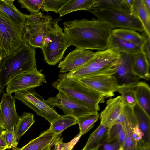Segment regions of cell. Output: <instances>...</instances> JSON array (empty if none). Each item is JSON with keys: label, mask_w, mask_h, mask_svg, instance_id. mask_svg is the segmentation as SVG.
Masks as SVG:
<instances>
[{"label": "cell", "mask_w": 150, "mask_h": 150, "mask_svg": "<svg viewBox=\"0 0 150 150\" xmlns=\"http://www.w3.org/2000/svg\"><path fill=\"white\" fill-rule=\"evenodd\" d=\"M63 25L68 47L73 45L86 50L106 49L113 30L109 24L98 18L75 19L64 22Z\"/></svg>", "instance_id": "1"}, {"label": "cell", "mask_w": 150, "mask_h": 150, "mask_svg": "<svg viewBox=\"0 0 150 150\" xmlns=\"http://www.w3.org/2000/svg\"><path fill=\"white\" fill-rule=\"evenodd\" d=\"M35 48L28 43L6 55L0 63V90L19 74L37 68Z\"/></svg>", "instance_id": "2"}, {"label": "cell", "mask_w": 150, "mask_h": 150, "mask_svg": "<svg viewBox=\"0 0 150 150\" xmlns=\"http://www.w3.org/2000/svg\"><path fill=\"white\" fill-rule=\"evenodd\" d=\"M52 86L58 91L85 106L98 111L99 104L103 102L105 95L93 89L78 79L68 77L66 73L61 74Z\"/></svg>", "instance_id": "3"}, {"label": "cell", "mask_w": 150, "mask_h": 150, "mask_svg": "<svg viewBox=\"0 0 150 150\" xmlns=\"http://www.w3.org/2000/svg\"><path fill=\"white\" fill-rule=\"evenodd\" d=\"M61 20L59 18L49 23L41 48L44 61L51 65H55L61 61L68 47L67 37L58 24Z\"/></svg>", "instance_id": "4"}, {"label": "cell", "mask_w": 150, "mask_h": 150, "mask_svg": "<svg viewBox=\"0 0 150 150\" xmlns=\"http://www.w3.org/2000/svg\"><path fill=\"white\" fill-rule=\"evenodd\" d=\"M120 56V53L112 48L98 51L91 60L66 75L68 77L78 79L110 70L117 64Z\"/></svg>", "instance_id": "5"}, {"label": "cell", "mask_w": 150, "mask_h": 150, "mask_svg": "<svg viewBox=\"0 0 150 150\" xmlns=\"http://www.w3.org/2000/svg\"><path fill=\"white\" fill-rule=\"evenodd\" d=\"M28 29L16 24L0 11V47L6 55L27 43Z\"/></svg>", "instance_id": "6"}, {"label": "cell", "mask_w": 150, "mask_h": 150, "mask_svg": "<svg viewBox=\"0 0 150 150\" xmlns=\"http://www.w3.org/2000/svg\"><path fill=\"white\" fill-rule=\"evenodd\" d=\"M88 11L106 23L112 29L121 28L141 32L144 31L141 21L131 12L109 9Z\"/></svg>", "instance_id": "7"}, {"label": "cell", "mask_w": 150, "mask_h": 150, "mask_svg": "<svg viewBox=\"0 0 150 150\" xmlns=\"http://www.w3.org/2000/svg\"><path fill=\"white\" fill-rule=\"evenodd\" d=\"M15 98L23 103L51 124L60 115L53 107L50 106L44 98L36 93L34 88L16 91Z\"/></svg>", "instance_id": "8"}, {"label": "cell", "mask_w": 150, "mask_h": 150, "mask_svg": "<svg viewBox=\"0 0 150 150\" xmlns=\"http://www.w3.org/2000/svg\"><path fill=\"white\" fill-rule=\"evenodd\" d=\"M114 67L78 79L93 89L103 94L105 97H112L121 86L114 75Z\"/></svg>", "instance_id": "9"}, {"label": "cell", "mask_w": 150, "mask_h": 150, "mask_svg": "<svg viewBox=\"0 0 150 150\" xmlns=\"http://www.w3.org/2000/svg\"><path fill=\"white\" fill-rule=\"evenodd\" d=\"M122 115L123 122L121 124L125 134L123 150H137L138 143L143 140V135L139 128L132 109L124 108Z\"/></svg>", "instance_id": "10"}, {"label": "cell", "mask_w": 150, "mask_h": 150, "mask_svg": "<svg viewBox=\"0 0 150 150\" xmlns=\"http://www.w3.org/2000/svg\"><path fill=\"white\" fill-rule=\"evenodd\" d=\"M46 101L51 107L60 109L64 114L71 115L77 118L98 113V111L85 106L60 91L55 97H50Z\"/></svg>", "instance_id": "11"}, {"label": "cell", "mask_w": 150, "mask_h": 150, "mask_svg": "<svg viewBox=\"0 0 150 150\" xmlns=\"http://www.w3.org/2000/svg\"><path fill=\"white\" fill-rule=\"evenodd\" d=\"M47 82L44 74L37 68L22 73L11 80L7 84L6 93L11 94L16 91L34 88Z\"/></svg>", "instance_id": "12"}, {"label": "cell", "mask_w": 150, "mask_h": 150, "mask_svg": "<svg viewBox=\"0 0 150 150\" xmlns=\"http://www.w3.org/2000/svg\"><path fill=\"white\" fill-rule=\"evenodd\" d=\"M132 54L120 53L118 61L114 67V75L120 86H135L139 78L134 73L132 70Z\"/></svg>", "instance_id": "13"}, {"label": "cell", "mask_w": 150, "mask_h": 150, "mask_svg": "<svg viewBox=\"0 0 150 150\" xmlns=\"http://www.w3.org/2000/svg\"><path fill=\"white\" fill-rule=\"evenodd\" d=\"M95 54L96 52L90 50L76 47L59 62L58 66L59 72H70L81 67L92 59Z\"/></svg>", "instance_id": "14"}, {"label": "cell", "mask_w": 150, "mask_h": 150, "mask_svg": "<svg viewBox=\"0 0 150 150\" xmlns=\"http://www.w3.org/2000/svg\"><path fill=\"white\" fill-rule=\"evenodd\" d=\"M15 98L11 94L3 93L0 103V111L5 127V130L9 131L14 128L19 117L16 112Z\"/></svg>", "instance_id": "15"}, {"label": "cell", "mask_w": 150, "mask_h": 150, "mask_svg": "<svg viewBox=\"0 0 150 150\" xmlns=\"http://www.w3.org/2000/svg\"><path fill=\"white\" fill-rule=\"evenodd\" d=\"M52 20V18L50 15H44L43 18L38 23L28 26L25 35L27 42L35 48H41L47 26Z\"/></svg>", "instance_id": "16"}, {"label": "cell", "mask_w": 150, "mask_h": 150, "mask_svg": "<svg viewBox=\"0 0 150 150\" xmlns=\"http://www.w3.org/2000/svg\"><path fill=\"white\" fill-rule=\"evenodd\" d=\"M106 103L105 108L100 115V124L109 128L115 123L122 112L124 105L120 95L109 99Z\"/></svg>", "instance_id": "17"}, {"label": "cell", "mask_w": 150, "mask_h": 150, "mask_svg": "<svg viewBox=\"0 0 150 150\" xmlns=\"http://www.w3.org/2000/svg\"><path fill=\"white\" fill-rule=\"evenodd\" d=\"M50 128L42 132L38 137L30 140L21 148H12V150H42L47 146L54 145L57 137Z\"/></svg>", "instance_id": "18"}, {"label": "cell", "mask_w": 150, "mask_h": 150, "mask_svg": "<svg viewBox=\"0 0 150 150\" xmlns=\"http://www.w3.org/2000/svg\"><path fill=\"white\" fill-rule=\"evenodd\" d=\"M14 1L0 0V11L16 24L27 28L25 24L27 14L22 13L17 9L14 5Z\"/></svg>", "instance_id": "19"}, {"label": "cell", "mask_w": 150, "mask_h": 150, "mask_svg": "<svg viewBox=\"0 0 150 150\" xmlns=\"http://www.w3.org/2000/svg\"><path fill=\"white\" fill-rule=\"evenodd\" d=\"M132 54L134 73L139 79L149 80L150 63L148 61L144 53L141 50Z\"/></svg>", "instance_id": "20"}, {"label": "cell", "mask_w": 150, "mask_h": 150, "mask_svg": "<svg viewBox=\"0 0 150 150\" xmlns=\"http://www.w3.org/2000/svg\"><path fill=\"white\" fill-rule=\"evenodd\" d=\"M137 104L150 116V88L149 85L144 82H139L134 86Z\"/></svg>", "instance_id": "21"}, {"label": "cell", "mask_w": 150, "mask_h": 150, "mask_svg": "<svg viewBox=\"0 0 150 150\" xmlns=\"http://www.w3.org/2000/svg\"><path fill=\"white\" fill-rule=\"evenodd\" d=\"M132 109L139 128L143 135L144 140L150 144V116L137 104Z\"/></svg>", "instance_id": "22"}, {"label": "cell", "mask_w": 150, "mask_h": 150, "mask_svg": "<svg viewBox=\"0 0 150 150\" xmlns=\"http://www.w3.org/2000/svg\"><path fill=\"white\" fill-rule=\"evenodd\" d=\"M131 11L140 20L144 32L150 37V12L146 7L143 0H134Z\"/></svg>", "instance_id": "23"}, {"label": "cell", "mask_w": 150, "mask_h": 150, "mask_svg": "<svg viewBox=\"0 0 150 150\" xmlns=\"http://www.w3.org/2000/svg\"><path fill=\"white\" fill-rule=\"evenodd\" d=\"M96 0H68L59 10L60 17L78 10L88 11Z\"/></svg>", "instance_id": "24"}, {"label": "cell", "mask_w": 150, "mask_h": 150, "mask_svg": "<svg viewBox=\"0 0 150 150\" xmlns=\"http://www.w3.org/2000/svg\"><path fill=\"white\" fill-rule=\"evenodd\" d=\"M112 34L127 42L141 47L145 40L144 37L133 30L117 28L112 30Z\"/></svg>", "instance_id": "25"}, {"label": "cell", "mask_w": 150, "mask_h": 150, "mask_svg": "<svg viewBox=\"0 0 150 150\" xmlns=\"http://www.w3.org/2000/svg\"><path fill=\"white\" fill-rule=\"evenodd\" d=\"M108 48L115 49L119 52L132 54L142 50L141 47L127 42L112 34Z\"/></svg>", "instance_id": "26"}, {"label": "cell", "mask_w": 150, "mask_h": 150, "mask_svg": "<svg viewBox=\"0 0 150 150\" xmlns=\"http://www.w3.org/2000/svg\"><path fill=\"white\" fill-rule=\"evenodd\" d=\"M78 119L73 116L64 114L55 119L51 124L50 129L56 135H59L64 130L77 123Z\"/></svg>", "instance_id": "27"}, {"label": "cell", "mask_w": 150, "mask_h": 150, "mask_svg": "<svg viewBox=\"0 0 150 150\" xmlns=\"http://www.w3.org/2000/svg\"><path fill=\"white\" fill-rule=\"evenodd\" d=\"M34 115L32 113L24 112L19 117L18 121L14 128V133L16 142L26 132L34 122Z\"/></svg>", "instance_id": "28"}, {"label": "cell", "mask_w": 150, "mask_h": 150, "mask_svg": "<svg viewBox=\"0 0 150 150\" xmlns=\"http://www.w3.org/2000/svg\"><path fill=\"white\" fill-rule=\"evenodd\" d=\"M103 9L117 10L131 12L126 5L124 0H96L89 10Z\"/></svg>", "instance_id": "29"}, {"label": "cell", "mask_w": 150, "mask_h": 150, "mask_svg": "<svg viewBox=\"0 0 150 150\" xmlns=\"http://www.w3.org/2000/svg\"><path fill=\"white\" fill-rule=\"evenodd\" d=\"M125 134L122 125L115 124L108 128L105 138V143H110L117 140L121 149L123 150Z\"/></svg>", "instance_id": "30"}, {"label": "cell", "mask_w": 150, "mask_h": 150, "mask_svg": "<svg viewBox=\"0 0 150 150\" xmlns=\"http://www.w3.org/2000/svg\"><path fill=\"white\" fill-rule=\"evenodd\" d=\"M108 127L102 124L90 135L84 148L82 150H88L93 149L98 145L105 138Z\"/></svg>", "instance_id": "31"}, {"label": "cell", "mask_w": 150, "mask_h": 150, "mask_svg": "<svg viewBox=\"0 0 150 150\" xmlns=\"http://www.w3.org/2000/svg\"><path fill=\"white\" fill-rule=\"evenodd\" d=\"M135 86H121L117 91L121 94L124 105L133 108L137 104Z\"/></svg>", "instance_id": "32"}, {"label": "cell", "mask_w": 150, "mask_h": 150, "mask_svg": "<svg viewBox=\"0 0 150 150\" xmlns=\"http://www.w3.org/2000/svg\"><path fill=\"white\" fill-rule=\"evenodd\" d=\"M100 117L98 113L91 114L77 118L79 126V133L81 135L88 132L93 127Z\"/></svg>", "instance_id": "33"}, {"label": "cell", "mask_w": 150, "mask_h": 150, "mask_svg": "<svg viewBox=\"0 0 150 150\" xmlns=\"http://www.w3.org/2000/svg\"><path fill=\"white\" fill-rule=\"evenodd\" d=\"M44 0H18L21 7L26 9L31 14L40 12Z\"/></svg>", "instance_id": "34"}, {"label": "cell", "mask_w": 150, "mask_h": 150, "mask_svg": "<svg viewBox=\"0 0 150 150\" xmlns=\"http://www.w3.org/2000/svg\"><path fill=\"white\" fill-rule=\"evenodd\" d=\"M68 0H44L41 9L42 11H53L58 13L59 10Z\"/></svg>", "instance_id": "35"}, {"label": "cell", "mask_w": 150, "mask_h": 150, "mask_svg": "<svg viewBox=\"0 0 150 150\" xmlns=\"http://www.w3.org/2000/svg\"><path fill=\"white\" fill-rule=\"evenodd\" d=\"M82 135L79 133L70 142H63L62 139L58 137L54 142L53 150H71Z\"/></svg>", "instance_id": "36"}, {"label": "cell", "mask_w": 150, "mask_h": 150, "mask_svg": "<svg viewBox=\"0 0 150 150\" xmlns=\"http://www.w3.org/2000/svg\"><path fill=\"white\" fill-rule=\"evenodd\" d=\"M14 129V128L9 131L3 130L1 135L8 146V149L17 147L18 142L15 140Z\"/></svg>", "instance_id": "37"}, {"label": "cell", "mask_w": 150, "mask_h": 150, "mask_svg": "<svg viewBox=\"0 0 150 150\" xmlns=\"http://www.w3.org/2000/svg\"><path fill=\"white\" fill-rule=\"evenodd\" d=\"M142 35L144 37L145 41L141 47V50L150 63V37L144 31L142 32Z\"/></svg>", "instance_id": "38"}, {"label": "cell", "mask_w": 150, "mask_h": 150, "mask_svg": "<svg viewBox=\"0 0 150 150\" xmlns=\"http://www.w3.org/2000/svg\"><path fill=\"white\" fill-rule=\"evenodd\" d=\"M44 15L41 12L35 13L27 15L25 24L28 26H30L35 24L42 19Z\"/></svg>", "instance_id": "39"}, {"label": "cell", "mask_w": 150, "mask_h": 150, "mask_svg": "<svg viewBox=\"0 0 150 150\" xmlns=\"http://www.w3.org/2000/svg\"><path fill=\"white\" fill-rule=\"evenodd\" d=\"M110 143H105L102 144L103 150H122V149L117 140Z\"/></svg>", "instance_id": "40"}, {"label": "cell", "mask_w": 150, "mask_h": 150, "mask_svg": "<svg viewBox=\"0 0 150 150\" xmlns=\"http://www.w3.org/2000/svg\"><path fill=\"white\" fill-rule=\"evenodd\" d=\"M137 150H150V144L142 140L138 143Z\"/></svg>", "instance_id": "41"}, {"label": "cell", "mask_w": 150, "mask_h": 150, "mask_svg": "<svg viewBox=\"0 0 150 150\" xmlns=\"http://www.w3.org/2000/svg\"><path fill=\"white\" fill-rule=\"evenodd\" d=\"M8 149V146L4 139L0 135V150Z\"/></svg>", "instance_id": "42"}, {"label": "cell", "mask_w": 150, "mask_h": 150, "mask_svg": "<svg viewBox=\"0 0 150 150\" xmlns=\"http://www.w3.org/2000/svg\"><path fill=\"white\" fill-rule=\"evenodd\" d=\"M124 0L126 5L130 11H131V9L134 0Z\"/></svg>", "instance_id": "43"}, {"label": "cell", "mask_w": 150, "mask_h": 150, "mask_svg": "<svg viewBox=\"0 0 150 150\" xmlns=\"http://www.w3.org/2000/svg\"><path fill=\"white\" fill-rule=\"evenodd\" d=\"M146 7L150 12V0H143Z\"/></svg>", "instance_id": "44"}, {"label": "cell", "mask_w": 150, "mask_h": 150, "mask_svg": "<svg viewBox=\"0 0 150 150\" xmlns=\"http://www.w3.org/2000/svg\"><path fill=\"white\" fill-rule=\"evenodd\" d=\"M0 127L5 130V127L4 121L0 111Z\"/></svg>", "instance_id": "45"}, {"label": "cell", "mask_w": 150, "mask_h": 150, "mask_svg": "<svg viewBox=\"0 0 150 150\" xmlns=\"http://www.w3.org/2000/svg\"><path fill=\"white\" fill-rule=\"evenodd\" d=\"M6 55L3 50L0 47V63L2 59Z\"/></svg>", "instance_id": "46"}, {"label": "cell", "mask_w": 150, "mask_h": 150, "mask_svg": "<svg viewBox=\"0 0 150 150\" xmlns=\"http://www.w3.org/2000/svg\"><path fill=\"white\" fill-rule=\"evenodd\" d=\"M102 144H101L97 146L95 148L92 149H91L88 150H99V149L100 148V146Z\"/></svg>", "instance_id": "47"}, {"label": "cell", "mask_w": 150, "mask_h": 150, "mask_svg": "<svg viewBox=\"0 0 150 150\" xmlns=\"http://www.w3.org/2000/svg\"><path fill=\"white\" fill-rule=\"evenodd\" d=\"M51 146H52L51 145L48 146L42 150H51Z\"/></svg>", "instance_id": "48"}, {"label": "cell", "mask_w": 150, "mask_h": 150, "mask_svg": "<svg viewBox=\"0 0 150 150\" xmlns=\"http://www.w3.org/2000/svg\"><path fill=\"white\" fill-rule=\"evenodd\" d=\"M4 129L3 128L0 127V135H1L2 132Z\"/></svg>", "instance_id": "49"}, {"label": "cell", "mask_w": 150, "mask_h": 150, "mask_svg": "<svg viewBox=\"0 0 150 150\" xmlns=\"http://www.w3.org/2000/svg\"><path fill=\"white\" fill-rule=\"evenodd\" d=\"M71 150H74L72 149Z\"/></svg>", "instance_id": "50"}, {"label": "cell", "mask_w": 150, "mask_h": 150, "mask_svg": "<svg viewBox=\"0 0 150 150\" xmlns=\"http://www.w3.org/2000/svg\"><path fill=\"white\" fill-rule=\"evenodd\" d=\"M0 93H1V91H0Z\"/></svg>", "instance_id": "51"}]
</instances>
